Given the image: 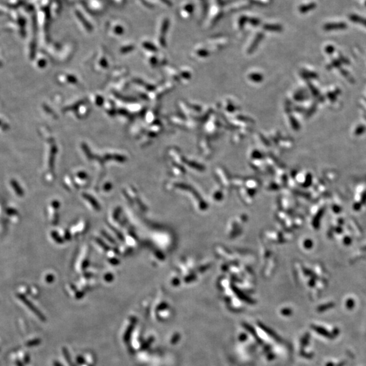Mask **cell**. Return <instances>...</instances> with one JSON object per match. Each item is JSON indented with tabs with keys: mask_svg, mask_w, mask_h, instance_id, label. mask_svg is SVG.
<instances>
[{
	"mask_svg": "<svg viewBox=\"0 0 366 366\" xmlns=\"http://www.w3.org/2000/svg\"><path fill=\"white\" fill-rule=\"evenodd\" d=\"M17 297H18V298H20V299H21V300L22 302H23L24 303H25L26 305L27 306L28 308H29L30 309H31V311H32L33 313H35V314H36L37 316L39 317V318H40L41 319H43V316L42 314H41V313L39 312L38 310H37V309H36V308L34 307V306H33V304L31 303V302H29V300L27 299V298H25L24 296H22V294H17Z\"/></svg>",
	"mask_w": 366,
	"mask_h": 366,
	"instance_id": "6da1fadb",
	"label": "cell"
},
{
	"mask_svg": "<svg viewBox=\"0 0 366 366\" xmlns=\"http://www.w3.org/2000/svg\"><path fill=\"white\" fill-rule=\"evenodd\" d=\"M347 27V25L345 22H334V23H328L324 26L323 28L326 31H332L334 29H343Z\"/></svg>",
	"mask_w": 366,
	"mask_h": 366,
	"instance_id": "7a4b0ae2",
	"label": "cell"
},
{
	"mask_svg": "<svg viewBox=\"0 0 366 366\" xmlns=\"http://www.w3.org/2000/svg\"><path fill=\"white\" fill-rule=\"evenodd\" d=\"M349 19L354 22H357V23L363 24V25H364L366 27V18H365L364 17H361V16H359V15L350 14L349 16Z\"/></svg>",
	"mask_w": 366,
	"mask_h": 366,
	"instance_id": "3957f363",
	"label": "cell"
},
{
	"mask_svg": "<svg viewBox=\"0 0 366 366\" xmlns=\"http://www.w3.org/2000/svg\"><path fill=\"white\" fill-rule=\"evenodd\" d=\"M315 7H316V5L315 4V3H311V4H309L307 6H304L303 7H302L301 9H300V11H302V12H307V11L314 9Z\"/></svg>",
	"mask_w": 366,
	"mask_h": 366,
	"instance_id": "277c9868",
	"label": "cell"
},
{
	"mask_svg": "<svg viewBox=\"0 0 366 366\" xmlns=\"http://www.w3.org/2000/svg\"><path fill=\"white\" fill-rule=\"evenodd\" d=\"M13 188L14 189L15 191H16V193L18 195L22 196V195H23V193H22V190H21V189L19 188V187H18V186L16 185H15V184L14 185V184H13Z\"/></svg>",
	"mask_w": 366,
	"mask_h": 366,
	"instance_id": "5b68a950",
	"label": "cell"
},
{
	"mask_svg": "<svg viewBox=\"0 0 366 366\" xmlns=\"http://www.w3.org/2000/svg\"><path fill=\"white\" fill-rule=\"evenodd\" d=\"M39 342V341H37V340H34V341H33L29 342L27 343V346H34V345H36L37 344H38Z\"/></svg>",
	"mask_w": 366,
	"mask_h": 366,
	"instance_id": "8992f818",
	"label": "cell"
},
{
	"mask_svg": "<svg viewBox=\"0 0 366 366\" xmlns=\"http://www.w3.org/2000/svg\"><path fill=\"white\" fill-rule=\"evenodd\" d=\"M16 365H17V366H23V365H22V364L21 363V362H20V361H18L16 362Z\"/></svg>",
	"mask_w": 366,
	"mask_h": 366,
	"instance_id": "52a82bcc",
	"label": "cell"
},
{
	"mask_svg": "<svg viewBox=\"0 0 366 366\" xmlns=\"http://www.w3.org/2000/svg\"><path fill=\"white\" fill-rule=\"evenodd\" d=\"M365 6H366V2H365Z\"/></svg>",
	"mask_w": 366,
	"mask_h": 366,
	"instance_id": "ba28073f",
	"label": "cell"
}]
</instances>
